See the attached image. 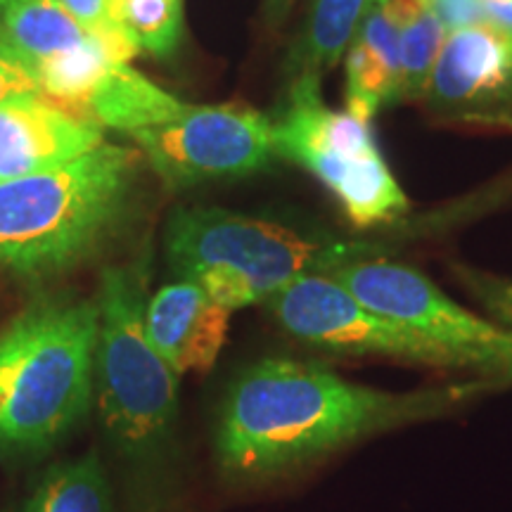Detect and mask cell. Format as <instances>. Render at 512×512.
<instances>
[{"label": "cell", "instance_id": "8fae6325", "mask_svg": "<svg viewBox=\"0 0 512 512\" xmlns=\"http://www.w3.org/2000/svg\"><path fill=\"white\" fill-rule=\"evenodd\" d=\"M105 143L102 126L43 98L0 105V183L67 164Z\"/></svg>", "mask_w": 512, "mask_h": 512}, {"label": "cell", "instance_id": "52a82bcc", "mask_svg": "<svg viewBox=\"0 0 512 512\" xmlns=\"http://www.w3.org/2000/svg\"><path fill=\"white\" fill-rule=\"evenodd\" d=\"M328 275L370 311L463 356L475 373L512 384V330L453 302L427 275L387 256L354 261Z\"/></svg>", "mask_w": 512, "mask_h": 512}, {"label": "cell", "instance_id": "9c48e42d", "mask_svg": "<svg viewBox=\"0 0 512 512\" xmlns=\"http://www.w3.org/2000/svg\"><path fill=\"white\" fill-rule=\"evenodd\" d=\"M166 188L242 178L275 157L273 121L245 105H192L169 124L131 133Z\"/></svg>", "mask_w": 512, "mask_h": 512}, {"label": "cell", "instance_id": "e0dca14e", "mask_svg": "<svg viewBox=\"0 0 512 512\" xmlns=\"http://www.w3.org/2000/svg\"><path fill=\"white\" fill-rule=\"evenodd\" d=\"M375 0H313L309 22L290 55L297 76H318L347 55Z\"/></svg>", "mask_w": 512, "mask_h": 512}, {"label": "cell", "instance_id": "d6986e66", "mask_svg": "<svg viewBox=\"0 0 512 512\" xmlns=\"http://www.w3.org/2000/svg\"><path fill=\"white\" fill-rule=\"evenodd\" d=\"M401 53V93L399 98H418L427 93L434 62L446 41V27L434 10L432 0H387Z\"/></svg>", "mask_w": 512, "mask_h": 512}, {"label": "cell", "instance_id": "ffe728a7", "mask_svg": "<svg viewBox=\"0 0 512 512\" xmlns=\"http://www.w3.org/2000/svg\"><path fill=\"white\" fill-rule=\"evenodd\" d=\"M117 19L147 53L166 57L181 38V0H114Z\"/></svg>", "mask_w": 512, "mask_h": 512}, {"label": "cell", "instance_id": "603a6c76", "mask_svg": "<svg viewBox=\"0 0 512 512\" xmlns=\"http://www.w3.org/2000/svg\"><path fill=\"white\" fill-rule=\"evenodd\" d=\"M60 3L72 12L91 34L114 36L124 34L126 31L117 19V3H114V0H60Z\"/></svg>", "mask_w": 512, "mask_h": 512}, {"label": "cell", "instance_id": "8992f818", "mask_svg": "<svg viewBox=\"0 0 512 512\" xmlns=\"http://www.w3.org/2000/svg\"><path fill=\"white\" fill-rule=\"evenodd\" d=\"M271 121L275 155L311 171L356 228L392 223L411 207L377 150L370 121L330 110L320 98L318 76H297Z\"/></svg>", "mask_w": 512, "mask_h": 512}, {"label": "cell", "instance_id": "44dd1931", "mask_svg": "<svg viewBox=\"0 0 512 512\" xmlns=\"http://www.w3.org/2000/svg\"><path fill=\"white\" fill-rule=\"evenodd\" d=\"M467 292L491 313V320L512 330V280L486 275L472 268H456Z\"/></svg>", "mask_w": 512, "mask_h": 512}, {"label": "cell", "instance_id": "7402d4cb", "mask_svg": "<svg viewBox=\"0 0 512 512\" xmlns=\"http://www.w3.org/2000/svg\"><path fill=\"white\" fill-rule=\"evenodd\" d=\"M29 95H41L34 67L0 38V105Z\"/></svg>", "mask_w": 512, "mask_h": 512}, {"label": "cell", "instance_id": "7c38bea8", "mask_svg": "<svg viewBox=\"0 0 512 512\" xmlns=\"http://www.w3.org/2000/svg\"><path fill=\"white\" fill-rule=\"evenodd\" d=\"M230 313L200 285L176 280L145 304V332L178 375L209 373L228 339Z\"/></svg>", "mask_w": 512, "mask_h": 512}, {"label": "cell", "instance_id": "ac0fdd59", "mask_svg": "<svg viewBox=\"0 0 512 512\" xmlns=\"http://www.w3.org/2000/svg\"><path fill=\"white\" fill-rule=\"evenodd\" d=\"M19 512H117V508L100 458L86 453L48 467Z\"/></svg>", "mask_w": 512, "mask_h": 512}, {"label": "cell", "instance_id": "484cf974", "mask_svg": "<svg viewBox=\"0 0 512 512\" xmlns=\"http://www.w3.org/2000/svg\"><path fill=\"white\" fill-rule=\"evenodd\" d=\"M292 0H266V15L273 19H283L287 15V10H290Z\"/></svg>", "mask_w": 512, "mask_h": 512}, {"label": "cell", "instance_id": "5bb4252c", "mask_svg": "<svg viewBox=\"0 0 512 512\" xmlns=\"http://www.w3.org/2000/svg\"><path fill=\"white\" fill-rule=\"evenodd\" d=\"M138 50V43L126 31L114 36L93 34L83 46L34 64L41 95L74 117L91 119L88 100L98 83L114 64L131 62Z\"/></svg>", "mask_w": 512, "mask_h": 512}, {"label": "cell", "instance_id": "7a4b0ae2", "mask_svg": "<svg viewBox=\"0 0 512 512\" xmlns=\"http://www.w3.org/2000/svg\"><path fill=\"white\" fill-rule=\"evenodd\" d=\"M98 299L48 297L0 330V453L38 456L86 418Z\"/></svg>", "mask_w": 512, "mask_h": 512}, {"label": "cell", "instance_id": "cb8c5ba5", "mask_svg": "<svg viewBox=\"0 0 512 512\" xmlns=\"http://www.w3.org/2000/svg\"><path fill=\"white\" fill-rule=\"evenodd\" d=\"M446 31L486 22L482 0H432Z\"/></svg>", "mask_w": 512, "mask_h": 512}, {"label": "cell", "instance_id": "9a60e30c", "mask_svg": "<svg viewBox=\"0 0 512 512\" xmlns=\"http://www.w3.org/2000/svg\"><path fill=\"white\" fill-rule=\"evenodd\" d=\"M190 107L188 102L178 100L176 95L145 79L131 67V62L114 64L88 100V114L95 124L117 128L128 136L145 128L169 124L183 117Z\"/></svg>", "mask_w": 512, "mask_h": 512}, {"label": "cell", "instance_id": "d4e9b609", "mask_svg": "<svg viewBox=\"0 0 512 512\" xmlns=\"http://www.w3.org/2000/svg\"><path fill=\"white\" fill-rule=\"evenodd\" d=\"M486 22L512 29V0H482Z\"/></svg>", "mask_w": 512, "mask_h": 512}, {"label": "cell", "instance_id": "ba28073f", "mask_svg": "<svg viewBox=\"0 0 512 512\" xmlns=\"http://www.w3.org/2000/svg\"><path fill=\"white\" fill-rule=\"evenodd\" d=\"M287 335L349 358H380L441 370H472L463 356L363 306L330 275H302L266 302Z\"/></svg>", "mask_w": 512, "mask_h": 512}, {"label": "cell", "instance_id": "30bf717a", "mask_svg": "<svg viewBox=\"0 0 512 512\" xmlns=\"http://www.w3.org/2000/svg\"><path fill=\"white\" fill-rule=\"evenodd\" d=\"M425 95L434 110L451 117H510L512 29L479 22L448 31Z\"/></svg>", "mask_w": 512, "mask_h": 512}, {"label": "cell", "instance_id": "2e32d148", "mask_svg": "<svg viewBox=\"0 0 512 512\" xmlns=\"http://www.w3.org/2000/svg\"><path fill=\"white\" fill-rule=\"evenodd\" d=\"M91 36L60 0H8L0 8V38L31 67L83 46Z\"/></svg>", "mask_w": 512, "mask_h": 512}, {"label": "cell", "instance_id": "4316f807", "mask_svg": "<svg viewBox=\"0 0 512 512\" xmlns=\"http://www.w3.org/2000/svg\"><path fill=\"white\" fill-rule=\"evenodd\" d=\"M5 3H8V0H0V8H3V5H5Z\"/></svg>", "mask_w": 512, "mask_h": 512}, {"label": "cell", "instance_id": "5b68a950", "mask_svg": "<svg viewBox=\"0 0 512 512\" xmlns=\"http://www.w3.org/2000/svg\"><path fill=\"white\" fill-rule=\"evenodd\" d=\"M145 304L136 268L102 273L93 401L114 451L131 470L152 475L174 453L181 375L147 339Z\"/></svg>", "mask_w": 512, "mask_h": 512}, {"label": "cell", "instance_id": "4fadbf2b", "mask_svg": "<svg viewBox=\"0 0 512 512\" xmlns=\"http://www.w3.org/2000/svg\"><path fill=\"white\" fill-rule=\"evenodd\" d=\"M399 29L387 0H375L347 50V112L370 121L401 100Z\"/></svg>", "mask_w": 512, "mask_h": 512}, {"label": "cell", "instance_id": "277c9868", "mask_svg": "<svg viewBox=\"0 0 512 512\" xmlns=\"http://www.w3.org/2000/svg\"><path fill=\"white\" fill-rule=\"evenodd\" d=\"M136 155L102 143L72 162L0 183V268L50 275L93 254L124 214Z\"/></svg>", "mask_w": 512, "mask_h": 512}, {"label": "cell", "instance_id": "3957f363", "mask_svg": "<svg viewBox=\"0 0 512 512\" xmlns=\"http://www.w3.org/2000/svg\"><path fill=\"white\" fill-rule=\"evenodd\" d=\"M166 264L228 311L266 304L302 275H328L354 261L387 256L368 240L306 235L223 209H178L166 223Z\"/></svg>", "mask_w": 512, "mask_h": 512}, {"label": "cell", "instance_id": "6da1fadb", "mask_svg": "<svg viewBox=\"0 0 512 512\" xmlns=\"http://www.w3.org/2000/svg\"><path fill=\"white\" fill-rule=\"evenodd\" d=\"M503 387L489 377L387 392L320 363L268 356L228 387L216 422V460L230 482H271L358 441L444 418Z\"/></svg>", "mask_w": 512, "mask_h": 512}]
</instances>
